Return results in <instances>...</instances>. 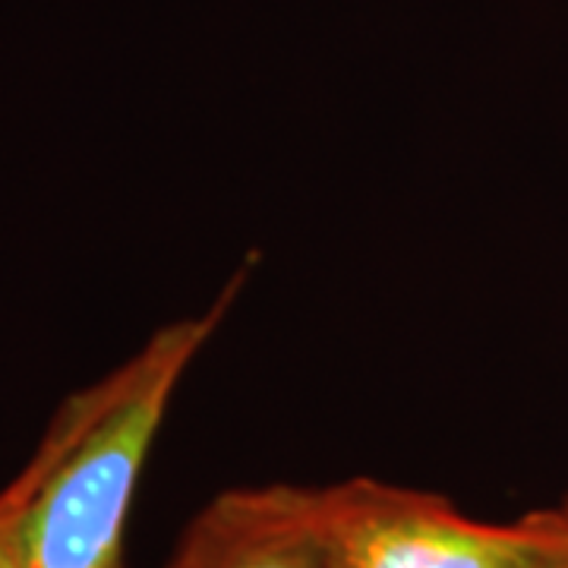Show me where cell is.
<instances>
[{"label": "cell", "instance_id": "1", "mask_svg": "<svg viewBox=\"0 0 568 568\" xmlns=\"http://www.w3.org/2000/svg\"><path fill=\"white\" fill-rule=\"evenodd\" d=\"M246 275L250 265L237 268L209 310L162 325L104 376V402L32 499L26 568H123L130 508L164 414L190 364L231 313Z\"/></svg>", "mask_w": 568, "mask_h": 568}, {"label": "cell", "instance_id": "2", "mask_svg": "<svg viewBox=\"0 0 568 568\" xmlns=\"http://www.w3.org/2000/svg\"><path fill=\"white\" fill-rule=\"evenodd\" d=\"M325 568H556L544 508L480 521L429 489L376 477L306 487Z\"/></svg>", "mask_w": 568, "mask_h": 568}, {"label": "cell", "instance_id": "3", "mask_svg": "<svg viewBox=\"0 0 568 568\" xmlns=\"http://www.w3.org/2000/svg\"><path fill=\"white\" fill-rule=\"evenodd\" d=\"M162 568H325L306 487L265 484L212 496Z\"/></svg>", "mask_w": 568, "mask_h": 568}, {"label": "cell", "instance_id": "5", "mask_svg": "<svg viewBox=\"0 0 568 568\" xmlns=\"http://www.w3.org/2000/svg\"><path fill=\"white\" fill-rule=\"evenodd\" d=\"M544 511L556 537V568H568V493L559 503L544 506Z\"/></svg>", "mask_w": 568, "mask_h": 568}, {"label": "cell", "instance_id": "4", "mask_svg": "<svg viewBox=\"0 0 568 568\" xmlns=\"http://www.w3.org/2000/svg\"><path fill=\"white\" fill-rule=\"evenodd\" d=\"M104 392H108V383L99 379L95 386L70 395L51 417L32 458L0 489V568H26V521H29L32 499L39 493L41 480L48 477V470L58 465V458L80 436L82 426L92 420V414L104 402Z\"/></svg>", "mask_w": 568, "mask_h": 568}]
</instances>
